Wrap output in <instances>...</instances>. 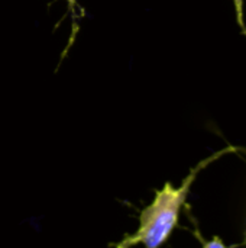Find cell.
Segmentation results:
<instances>
[{"label":"cell","instance_id":"1","mask_svg":"<svg viewBox=\"0 0 246 248\" xmlns=\"http://www.w3.org/2000/svg\"><path fill=\"white\" fill-rule=\"evenodd\" d=\"M209 161H203L191 170V173L183 180L181 186L175 187L171 183H165L162 189L157 190L154 201L139 214L138 230L125 237L115 248H132L138 244H142L145 248L162 247L178 225L181 209L188 198L191 185L194 183L199 171Z\"/></svg>","mask_w":246,"mask_h":248},{"label":"cell","instance_id":"3","mask_svg":"<svg viewBox=\"0 0 246 248\" xmlns=\"http://www.w3.org/2000/svg\"><path fill=\"white\" fill-rule=\"evenodd\" d=\"M242 3H244V0H235V6H236V12H238V19H239L241 25H242Z\"/></svg>","mask_w":246,"mask_h":248},{"label":"cell","instance_id":"2","mask_svg":"<svg viewBox=\"0 0 246 248\" xmlns=\"http://www.w3.org/2000/svg\"><path fill=\"white\" fill-rule=\"evenodd\" d=\"M203 248H226V246L222 243V240L220 238H213V240H210V241H207L204 246H203Z\"/></svg>","mask_w":246,"mask_h":248},{"label":"cell","instance_id":"4","mask_svg":"<svg viewBox=\"0 0 246 248\" xmlns=\"http://www.w3.org/2000/svg\"><path fill=\"white\" fill-rule=\"evenodd\" d=\"M67 1H68V3H70V6H74V4H75V1H77V0H67Z\"/></svg>","mask_w":246,"mask_h":248}]
</instances>
